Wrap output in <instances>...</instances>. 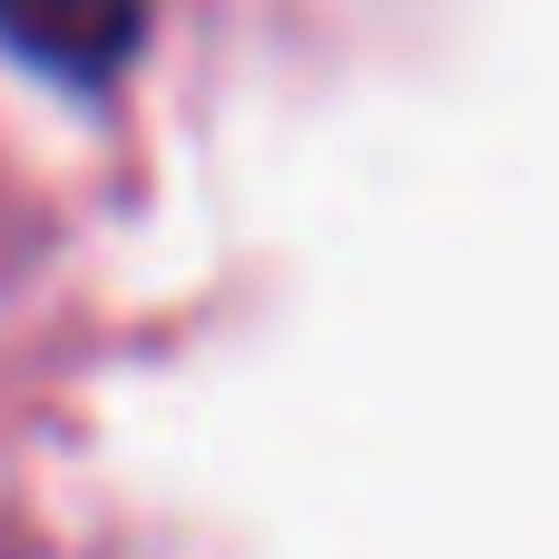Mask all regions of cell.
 <instances>
[{
	"instance_id": "cell-1",
	"label": "cell",
	"mask_w": 559,
	"mask_h": 559,
	"mask_svg": "<svg viewBox=\"0 0 559 559\" xmlns=\"http://www.w3.org/2000/svg\"><path fill=\"white\" fill-rule=\"evenodd\" d=\"M147 39V0H0V49L49 79H108Z\"/></svg>"
}]
</instances>
